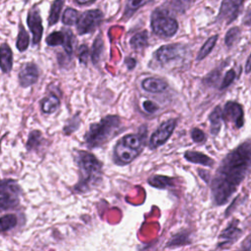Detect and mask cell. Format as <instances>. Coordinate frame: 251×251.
I'll list each match as a JSON object with an SVG mask.
<instances>
[{
    "label": "cell",
    "mask_w": 251,
    "mask_h": 251,
    "mask_svg": "<svg viewBox=\"0 0 251 251\" xmlns=\"http://www.w3.org/2000/svg\"><path fill=\"white\" fill-rule=\"evenodd\" d=\"M78 167V182L75 190L84 193L96 186L102 178V163L90 152L79 150L75 157Z\"/></svg>",
    "instance_id": "7a4b0ae2"
},
{
    "label": "cell",
    "mask_w": 251,
    "mask_h": 251,
    "mask_svg": "<svg viewBox=\"0 0 251 251\" xmlns=\"http://www.w3.org/2000/svg\"><path fill=\"white\" fill-rule=\"evenodd\" d=\"M240 34V29L237 26H233L231 28H229L225 36V43L227 47H231L234 42L237 40L238 36Z\"/></svg>",
    "instance_id": "1f68e13d"
},
{
    "label": "cell",
    "mask_w": 251,
    "mask_h": 251,
    "mask_svg": "<svg viewBox=\"0 0 251 251\" xmlns=\"http://www.w3.org/2000/svg\"><path fill=\"white\" fill-rule=\"evenodd\" d=\"M28 45H29V35L25 30V28L22 25H20L17 41H16V47L18 48L19 51L23 52L27 49Z\"/></svg>",
    "instance_id": "603a6c76"
},
{
    "label": "cell",
    "mask_w": 251,
    "mask_h": 251,
    "mask_svg": "<svg viewBox=\"0 0 251 251\" xmlns=\"http://www.w3.org/2000/svg\"><path fill=\"white\" fill-rule=\"evenodd\" d=\"M219 76H220V72L218 70H215L213 71L212 73H210L204 79V81L208 84H215L218 79H219Z\"/></svg>",
    "instance_id": "74e56055"
},
{
    "label": "cell",
    "mask_w": 251,
    "mask_h": 251,
    "mask_svg": "<svg viewBox=\"0 0 251 251\" xmlns=\"http://www.w3.org/2000/svg\"><path fill=\"white\" fill-rule=\"evenodd\" d=\"M78 12L73 8H67L63 13V24L66 25H73L77 23L78 21Z\"/></svg>",
    "instance_id": "f546056e"
},
{
    "label": "cell",
    "mask_w": 251,
    "mask_h": 251,
    "mask_svg": "<svg viewBox=\"0 0 251 251\" xmlns=\"http://www.w3.org/2000/svg\"><path fill=\"white\" fill-rule=\"evenodd\" d=\"M217 40H218V35H213L211 37H209L206 42L202 45V47L200 48L198 54H197V57H196V60L197 61H201L203 60L204 58H206L210 53L211 51L213 50V48L215 47L216 43H217Z\"/></svg>",
    "instance_id": "7402d4cb"
},
{
    "label": "cell",
    "mask_w": 251,
    "mask_h": 251,
    "mask_svg": "<svg viewBox=\"0 0 251 251\" xmlns=\"http://www.w3.org/2000/svg\"><path fill=\"white\" fill-rule=\"evenodd\" d=\"M40 105H41V110L43 113L52 114L55 111H57L58 108L60 107V100L56 95L51 94V95H48L45 98H43L41 100Z\"/></svg>",
    "instance_id": "d6986e66"
},
{
    "label": "cell",
    "mask_w": 251,
    "mask_h": 251,
    "mask_svg": "<svg viewBox=\"0 0 251 251\" xmlns=\"http://www.w3.org/2000/svg\"><path fill=\"white\" fill-rule=\"evenodd\" d=\"M65 0H54L50 9V14L48 17V24L49 25H55L60 17V13L64 6Z\"/></svg>",
    "instance_id": "d4e9b609"
},
{
    "label": "cell",
    "mask_w": 251,
    "mask_h": 251,
    "mask_svg": "<svg viewBox=\"0 0 251 251\" xmlns=\"http://www.w3.org/2000/svg\"><path fill=\"white\" fill-rule=\"evenodd\" d=\"M224 121L226 124H231L236 128H241L244 125V112L242 106L234 101L226 103L223 111Z\"/></svg>",
    "instance_id": "30bf717a"
},
{
    "label": "cell",
    "mask_w": 251,
    "mask_h": 251,
    "mask_svg": "<svg viewBox=\"0 0 251 251\" xmlns=\"http://www.w3.org/2000/svg\"><path fill=\"white\" fill-rule=\"evenodd\" d=\"M121 126L120 117L116 115L106 116L100 122L90 125L84 135L85 144L88 148H97L104 145L118 133Z\"/></svg>",
    "instance_id": "3957f363"
},
{
    "label": "cell",
    "mask_w": 251,
    "mask_h": 251,
    "mask_svg": "<svg viewBox=\"0 0 251 251\" xmlns=\"http://www.w3.org/2000/svg\"><path fill=\"white\" fill-rule=\"evenodd\" d=\"M185 54V47L180 43L167 44L161 46L155 52L156 60L161 64H168L172 61L180 59Z\"/></svg>",
    "instance_id": "9c48e42d"
},
{
    "label": "cell",
    "mask_w": 251,
    "mask_h": 251,
    "mask_svg": "<svg viewBox=\"0 0 251 251\" xmlns=\"http://www.w3.org/2000/svg\"><path fill=\"white\" fill-rule=\"evenodd\" d=\"M1 231L5 232L16 226L18 219L14 214H6L1 217Z\"/></svg>",
    "instance_id": "f1b7e54d"
},
{
    "label": "cell",
    "mask_w": 251,
    "mask_h": 251,
    "mask_svg": "<svg viewBox=\"0 0 251 251\" xmlns=\"http://www.w3.org/2000/svg\"><path fill=\"white\" fill-rule=\"evenodd\" d=\"M148 183L154 187L163 189V188H166L169 186H173L174 179L172 177H169L166 176L156 175L148 179Z\"/></svg>",
    "instance_id": "44dd1931"
},
{
    "label": "cell",
    "mask_w": 251,
    "mask_h": 251,
    "mask_svg": "<svg viewBox=\"0 0 251 251\" xmlns=\"http://www.w3.org/2000/svg\"><path fill=\"white\" fill-rule=\"evenodd\" d=\"M176 1H177L178 3H181V4H187L190 0H176Z\"/></svg>",
    "instance_id": "f6af8a7d"
},
{
    "label": "cell",
    "mask_w": 251,
    "mask_h": 251,
    "mask_svg": "<svg viewBox=\"0 0 251 251\" xmlns=\"http://www.w3.org/2000/svg\"><path fill=\"white\" fill-rule=\"evenodd\" d=\"M245 73L246 74L251 73V54L249 55V57L246 61V64H245Z\"/></svg>",
    "instance_id": "7bdbcfd3"
},
{
    "label": "cell",
    "mask_w": 251,
    "mask_h": 251,
    "mask_svg": "<svg viewBox=\"0 0 251 251\" xmlns=\"http://www.w3.org/2000/svg\"><path fill=\"white\" fill-rule=\"evenodd\" d=\"M142 106H143V109H144L147 113H155V112L158 110V106H157L154 102H152V101H150V100L144 101L143 104H142Z\"/></svg>",
    "instance_id": "f35d334b"
},
{
    "label": "cell",
    "mask_w": 251,
    "mask_h": 251,
    "mask_svg": "<svg viewBox=\"0 0 251 251\" xmlns=\"http://www.w3.org/2000/svg\"><path fill=\"white\" fill-rule=\"evenodd\" d=\"M152 1H154V0H127L126 10H125V16H126L127 18L130 17L140 7L150 3Z\"/></svg>",
    "instance_id": "83f0119b"
},
{
    "label": "cell",
    "mask_w": 251,
    "mask_h": 251,
    "mask_svg": "<svg viewBox=\"0 0 251 251\" xmlns=\"http://www.w3.org/2000/svg\"><path fill=\"white\" fill-rule=\"evenodd\" d=\"M104 49V42H103V38L101 36V34H98L93 42V46H92V53H91V60L93 64H98L102 55Z\"/></svg>",
    "instance_id": "cb8c5ba5"
},
{
    "label": "cell",
    "mask_w": 251,
    "mask_h": 251,
    "mask_svg": "<svg viewBox=\"0 0 251 251\" xmlns=\"http://www.w3.org/2000/svg\"><path fill=\"white\" fill-rule=\"evenodd\" d=\"M244 0H223L220 8L218 20L226 21V24L233 22L242 8Z\"/></svg>",
    "instance_id": "8fae6325"
},
{
    "label": "cell",
    "mask_w": 251,
    "mask_h": 251,
    "mask_svg": "<svg viewBox=\"0 0 251 251\" xmlns=\"http://www.w3.org/2000/svg\"><path fill=\"white\" fill-rule=\"evenodd\" d=\"M191 138L194 142H203L206 140V135L203 130L198 127H194L191 129Z\"/></svg>",
    "instance_id": "8d00e7d4"
},
{
    "label": "cell",
    "mask_w": 251,
    "mask_h": 251,
    "mask_svg": "<svg viewBox=\"0 0 251 251\" xmlns=\"http://www.w3.org/2000/svg\"><path fill=\"white\" fill-rule=\"evenodd\" d=\"M125 63H126V67H127L128 70H132V69L135 67V65H136V61H135V59L132 58V57H127V58H126Z\"/></svg>",
    "instance_id": "ab89813d"
},
{
    "label": "cell",
    "mask_w": 251,
    "mask_h": 251,
    "mask_svg": "<svg viewBox=\"0 0 251 251\" xmlns=\"http://www.w3.org/2000/svg\"><path fill=\"white\" fill-rule=\"evenodd\" d=\"M102 20H103L102 11L98 9L85 11L79 16L78 21L76 23V29L78 34L82 35L85 33L92 32L100 25Z\"/></svg>",
    "instance_id": "52a82bcc"
},
{
    "label": "cell",
    "mask_w": 251,
    "mask_h": 251,
    "mask_svg": "<svg viewBox=\"0 0 251 251\" xmlns=\"http://www.w3.org/2000/svg\"><path fill=\"white\" fill-rule=\"evenodd\" d=\"M243 24L245 25H251V10L248 11V13L243 18Z\"/></svg>",
    "instance_id": "b9f144b4"
},
{
    "label": "cell",
    "mask_w": 251,
    "mask_h": 251,
    "mask_svg": "<svg viewBox=\"0 0 251 251\" xmlns=\"http://www.w3.org/2000/svg\"><path fill=\"white\" fill-rule=\"evenodd\" d=\"M129 44L132 49L134 50H141L145 48L148 45V33L146 30L140 31L136 34H134L130 40Z\"/></svg>",
    "instance_id": "ffe728a7"
},
{
    "label": "cell",
    "mask_w": 251,
    "mask_h": 251,
    "mask_svg": "<svg viewBox=\"0 0 251 251\" xmlns=\"http://www.w3.org/2000/svg\"><path fill=\"white\" fill-rule=\"evenodd\" d=\"M188 240L186 239V235L183 234H177L175 235L174 237H172V239L168 242L167 246L171 247V246H176V245H180V244H187Z\"/></svg>",
    "instance_id": "d590c367"
},
{
    "label": "cell",
    "mask_w": 251,
    "mask_h": 251,
    "mask_svg": "<svg viewBox=\"0 0 251 251\" xmlns=\"http://www.w3.org/2000/svg\"><path fill=\"white\" fill-rule=\"evenodd\" d=\"M95 0H76V2L80 5H84V4H90L92 2H94Z\"/></svg>",
    "instance_id": "ee69618b"
},
{
    "label": "cell",
    "mask_w": 251,
    "mask_h": 251,
    "mask_svg": "<svg viewBox=\"0 0 251 251\" xmlns=\"http://www.w3.org/2000/svg\"><path fill=\"white\" fill-rule=\"evenodd\" d=\"M184 159L188 162H191L194 164H200L207 167H212L215 163L214 160L211 159L209 156L198 151H186L184 153Z\"/></svg>",
    "instance_id": "e0dca14e"
},
{
    "label": "cell",
    "mask_w": 251,
    "mask_h": 251,
    "mask_svg": "<svg viewBox=\"0 0 251 251\" xmlns=\"http://www.w3.org/2000/svg\"><path fill=\"white\" fill-rule=\"evenodd\" d=\"M26 23L29 27V30L32 33V44L36 45L40 42L43 33L41 16L39 10L36 7H33L32 9L29 10Z\"/></svg>",
    "instance_id": "7c38bea8"
},
{
    "label": "cell",
    "mask_w": 251,
    "mask_h": 251,
    "mask_svg": "<svg viewBox=\"0 0 251 251\" xmlns=\"http://www.w3.org/2000/svg\"><path fill=\"white\" fill-rule=\"evenodd\" d=\"M0 66L1 70L4 74H8L11 72L13 67V53L10 46L7 43H2L0 48Z\"/></svg>",
    "instance_id": "2e32d148"
},
{
    "label": "cell",
    "mask_w": 251,
    "mask_h": 251,
    "mask_svg": "<svg viewBox=\"0 0 251 251\" xmlns=\"http://www.w3.org/2000/svg\"><path fill=\"white\" fill-rule=\"evenodd\" d=\"M88 55H89L88 47H87L85 44H81V45L78 47V50H77V57H78L79 62H80L81 64H83V65H86V64H87Z\"/></svg>",
    "instance_id": "836d02e7"
},
{
    "label": "cell",
    "mask_w": 251,
    "mask_h": 251,
    "mask_svg": "<svg viewBox=\"0 0 251 251\" xmlns=\"http://www.w3.org/2000/svg\"><path fill=\"white\" fill-rule=\"evenodd\" d=\"M66 41V32L53 31L46 37V43L49 46L64 45Z\"/></svg>",
    "instance_id": "4316f807"
},
{
    "label": "cell",
    "mask_w": 251,
    "mask_h": 251,
    "mask_svg": "<svg viewBox=\"0 0 251 251\" xmlns=\"http://www.w3.org/2000/svg\"><path fill=\"white\" fill-rule=\"evenodd\" d=\"M151 28L160 37H172L178 29L176 20L167 9H155L151 15Z\"/></svg>",
    "instance_id": "5b68a950"
},
{
    "label": "cell",
    "mask_w": 251,
    "mask_h": 251,
    "mask_svg": "<svg viewBox=\"0 0 251 251\" xmlns=\"http://www.w3.org/2000/svg\"><path fill=\"white\" fill-rule=\"evenodd\" d=\"M251 171V139L243 141L226 155L211 182L216 205L226 204Z\"/></svg>",
    "instance_id": "6da1fadb"
},
{
    "label": "cell",
    "mask_w": 251,
    "mask_h": 251,
    "mask_svg": "<svg viewBox=\"0 0 251 251\" xmlns=\"http://www.w3.org/2000/svg\"><path fill=\"white\" fill-rule=\"evenodd\" d=\"M38 79V68L33 63H25L19 73V83L22 87H28Z\"/></svg>",
    "instance_id": "5bb4252c"
},
{
    "label": "cell",
    "mask_w": 251,
    "mask_h": 251,
    "mask_svg": "<svg viewBox=\"0 0 251 251\" xmlns=\"http://www.w3.org/2000/svg\"><path fill=\"white\" fill-rule=\"evenodd\" d=\"M22 189L15 179H2L0 185V208L2 211L15 209L20 204Z\"/></svg>",
    "instance_id": "8992f818"
},
{
    "label": "cell",
    "mask_w": 251,
    "mask_h": 251,
    "mask_svg": "<svg viewBox=\"0 0 251 251\" xmlns=\"http://www.w3.org/2000/svg\"><path fill=\"white\" fill-rule=\"evenodd\" d=\"M146 140V129L123 136L115 145L113 158L117 165H127L142 151Z\"/></svg>",
    "instance_id": "277c9868"
},
{
    "label": "cell",
    "mask_w": 251,
    "mask_h": 251,
    "mask_svg": "<svg viewBox=\"0 0 251 251\" xmlns=\"http://www.w3.org/2000/svg\"><path fill=\"white\" fill-rule=\"evenodd\" d=\"M141 86L144 90L151 93H161L168 88V83L158 77H147L142 80Z\"/></svg>",
    "instance_id": "9a60e30c"
},
{
    "label": "cell",
    "mask_w": 251,
    "mask_h": 251,
    "mask_svg": "<svg viewBox=\"0 0 251 251\" xmlns=\"http://www.w3.org/2000/svg\"><path fill=\"white\" fill-rule=\"evenodd\" d=\"M241 249H245V250H249L251 249V235L248 236L243 242H242V245H241Z\"/></svg>",
    "instance_id": "60d3db41"
},
{
    "label": "cell",
    "mask_w": 251,
    "mask_h": 251,
    "mask_svg": "<svg viewBox=\"0 0 251 251\" xmlns=\"http://www.w3.org/2000/svg\"><path fill=\"white\" fill-rule=\"evenodd\" d=\"M24 1V3H26V2H28V0H23Z\"/></svg>",
    "instance_id": "bcb514c9"
},
{
    "label": "cell",
    "mask_w": 251,
    "mask_h": 251,
    "mask_svg": "<svg viewBox=\"0 0 251 251\" xmlns=\"http://www.w3.org/2000/svg\"><path fill=\"white\" fill-rule=\"evenodd\" d=\"M73 40H74V36L72 31L66 30V41L63 46L68 56H72L73 54Z\"/></svg>",
    "instance_id": "e575fe53"
},
{
    "label": "cell",
    "mask_w": 251,
    "mask_h": 251,
    "mask_svg": "<svg viewBox=\"0 0 251 251\" xmlns=\"http://www.w3.org/2000/svg\"><path fill=\"white\" fill-rule=\"evenodd\" d=\"M80 125V118H79V113H76L74 115L65 125L64 126V133L69 135L72 134L74 131H75Z\"/></svg>",
    "instance_id": "4dcf8cb0"
},
{
    "label": "cell",
    "mask_w": 251,
    "mask_h": 251,
    "mask_svg": "<svg viewBox=\"0 0 251 251\" xmlns=\"http://www.w3.org/2000/svg\"><path fill=\"white\" fill-rule=\"evenodd\" d=\"M43 137L41 134V131L39 130H32L29 132L28 134V138H27V142H26V149L28 151H32L37 149L42 141H43Z\"/></svg>",
    "instance_id": "484cf974"
},
{
    "label": "cell",
    "mask_w": 251,
    "mask_h": 251,
    "mask_svg": "<svg viewBox=\"0 0 251 251\" xmlns=\"http://www.w3.org/2000/svg\"><path fill=\"white\" fill-rule=\"evenodd\" d=\"M176 126V119H169L165 122H163L159 127L152 133L150 139H149V148L150 149H156L160 146H162L166 141L171 137L173 131L175 130Z\"/></svg>",
    "instance_id": "ba28073f"
},
{
    "label": "cell",
    "mask_w": 251,
    "mask_h": 251,
    "mask_svg": "<svg viewBox=\"0 0 251 251\" xmlns=\"http://www.w3.org/2000/svg\"><path fill=\"white\" fill-rule=\"evenodd\" d=\"M224 120L223 117V110L220 106H217L214 108V110L209 115V121H210V131L213 135H217L222 127V122Z\"/></svg>",
    "instance_id": "ac0fdd59"
},
{
    "label": "cell",
    "mask_w": 251,
    "mask_h": 251,
    "mask_svg": "<svg viewBox=\"0 0 251 251\" xmlns=\"http://www.w3.org/2000/svg\"><path fill=\"white\" fill-rule=\"evenodd\" d=\"M235 76H236L235 72L233 70H228L226 73V75H225V76L223 78V81H222V83L220 85V89H225L227 86H229L233 82Z\"/></svg>",
    "instance_id": "d6a6232c"
},
{
    "label": "cell",
    "mask_w": 251,
    "mask_h": 251,
    "mask_svg": "<svg viewBox=\"0 0 251 251\" xmlns=\"http://www.w3.org/2000/svg\"><path fill=\"white\" fill-rule=\"evenodd\" d=\"M241 233L242 230L238 227V220L234 219L220 233L218 239V247H226L233 244L238 239Z\"/></svg>",
    "instance_id": "4fadbf2b"
}]
</instances>
